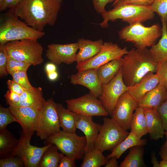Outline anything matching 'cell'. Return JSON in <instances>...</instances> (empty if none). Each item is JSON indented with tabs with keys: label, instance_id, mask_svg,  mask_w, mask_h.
Listing matches in <instances>:
<instances>
[{
	"label": "cell",
	"instance_id": "cell-1",
	"mask_svg": "<svg viewBox=\"0 0 167 167\" xmlns=\"http://www.w3.org/2000/svg\"><path fill=\"white\" fill-rule=\"evenodd\" d=\"M62 0H21L12 9L28 25L43 31L46 25L55 24Z\"/></svg>",
	"mask_w": 167,
	"mask_h": 167
},
{
	"label": "cell",
	"instance_id": "cell-2",
	"mask_svg": "<svg viewBox=\"0 0 167 167\" xmlns=\"http://www.w3.org/2000/svg\"><path fill=\"white\" fill-rule=\"evenodd\" d=\"M123 60L122 78L127 87L138 83L149 72L156 73L159 65L147 48H132Z\"/></svg>",
	"mask_w": 167,
	"mask_h": 167
},
{
	"label": "cell",
	"instance_id": "cell-3",
	"mask_svg": "<svg viewBox=\"0 0 167 167\" xmlns=\"http://www.w3.org/2000/svg\"><path fill=\"white\" fill-rule=\"evenodd\" d=\"M14 13L9 9L0 18V44L12 41L25 39L38 40L45 34L21 21Z\"/></svg>",
	"mask_w": 167,
	"mask_h": 167
},
{
	"label": "cell",
	"instance_id": "cell-4",
	"mask_svg": "<svg viewBox=\"0 0 167 167\" xmlns=\"http://www.w3.org/2000/svg\"><path fill=\"white\" fill-rule=\"evenodd\" d=\"M114 8L101 14L103 21L99 24L102 28L108 27L109 21L117 19L127 22L129 24L142 23L153 19L155 15L151 6H145L117 2L113 4Z\"/></svg>",
	"mask_w": 167,
	"mask_h": 167
},
{
	"label": "cell",
	"instance_id": "cell-5",
	"mask_svg": "<svg viewBox=\"0 0 167 167\" xmlns=\"http://www.w3.org/2000/svg\"><path fill=\"white\" fill-rule=\"evenodd\" d=\"M120 39L133 43L136 48L152 47L161 36L162 28L158 24L146 27L142 23L129 24L118 32Z\"/></svg>",
	"mask_w": 167,
	"mask_h": 167
},
{
	"label": "cell",
	"instance_id": "cell-6",
	"mask_svg": "<svg viewBox=\"0 0 167 167\" xmlns=\"http://www.w3.org/2000/svg\"><path fill=\"white\" fill-rule=\"evenodd\" d=\"M8 56L36 66L43 62V48L37 40L25 39L5 44Z\"/></svg>",
	"mask_w": 167,
	"mask_h": 167
},
{
	"label": "cell",
	"instance_id": "cell-7",
	"mask_svg": "<svg viewBox=\"0 0 167 167\" xmlns=\"http://www.w3.org/2000/svg\"><path fill=\"white\" fill-rule=\"evenodd\" d=\"M44 144H54L58 150L65 155L76 160L83 158L85 154L86 139L85 136H80L75 133L61 131L45 139Z\"/></svg>",
	"mask_w": 167,
	"mask_h": 167
},
{
	"label": "cell",
	"instance_id": "cell-8",
	"mask_svg": "<svg viewBox=\"0 0 167 167\" xmlns=\"http://www.w3.org/2000/svg\"><path fill=\"white\" fill-rule=\"evenodd\" d=\"M129 133L112 118H104L95 140L94 147L103 152L112 151L125 139Z\"/></svg>",
	"mask_w": 167,
	"mask_h": 167
},
{
	"label": "cell",
	"instance_id": "cell-9",
	"mask_svg": "<svg viewBox=\"0 0 167 167\" xmlns=\"http://www.w3.org/2000/svg\"><path fill=\"white\" fill-rule=\"evenodd\" d=\"M60 127L57 103L52 97L40 110L36 135L41 140H45L60 132Z\"/></svg>",
	"mask_w": 167,
	"mask_h": 167
},
{
	"label": "cell",
	"instance_id": "cell-10",
	"mask_svg": "<svg viewBox=\"0 0 167 167\" xmlns=\"http://www.w3.org/2000/svg\"><path fill=\"white\" fill-rule=\"evenodd\" d=\"M90 92L76 98L66 100L67 108L79 115L87 116H107L109 114L101 101Z\"/></svg>",
	"mask_w": 167,
	"mask_h": 167
},
{
	"label": "cell",
	"instance_id": "cell-11",
	"mask_svg": "<svg viewBox=\"0 0 167 167\" xmlns=\"http://www.w3.org/2000/svg\"><path fill=\"white\" fill-rule=\"evenodd\" d=\"M20 137L16 147L10 154V156H18L23 161L25 167H37L40 159L50 144L42 147L32 145L30 140L34 133L26 134L19 131Z\"/></svg>",
	"mask_w": 167,
	"mask_h": 167
},
{
	"label": "cell",
	"instance_id": "cell-12",
	"mask_svg": "<svg viewBox=\"0 0 167 167\" xmlns=\"http://www.w3.org/2000/svg\"><path fill=\"white\" fill-rule=\"evenodd\" d=\"M128 51L126 47L122 48L116 43L105 42L100 52L95 56L88 60L77 62L76 69L78 71L90 68L97 69L112 60L122 58Z\"/></svg>",
	"mask_w": 167,
	"mask_h": 167
},
{
	"label": "cell",
	"instance_id": "cell-13",
	"mask_svg": "<svg viewBox=\"0 0 167 167\" xmlns=\"http://www.w3.org/2000/svg\"><path fill=\"white\" fill-rule=\"evenodd\" d=\"M127 90L128 87L123 80L122 67L118 73L110 81L102 84V93L98 98L110 116L119 98Z\"/></svg>",
	"mask_w": 167,
	"mask_h": 167
},
{
	"label": "cell",
	"instance_id": "cell-14",
	"mask_svg": "<svg viewBox=\"0 0 167 167\" xmlns=\"http://www.w3.org/2000/svg\"><path fill=\"white\" fill-rule=\"evenodd\" d=\"M138 101L128 92L122 93L118 100L111 116L123 129H130L133 112L138 107Z\"/></svg>",
	"mask_w": 167,
	"mask_h": 167
},
{
	"label": "cell",
	"instance_id": "cell-15",
	"mask_svg": "<svg viewBox=\"0 0 167 167\" xmlns=\"http://www.w3.org/2000/svg\"><path fill=\"white\" fill-rule=\"evenodd\" d=\"M45 56L49 60L57 65L63 63L71 64L75 62L78 49L77 43L65 44H51L47 45Z\"/></svg>",
	"mask_w": 167,
	"mask_h": 167
},
{
	"label": "cell",
	"instance_id": "cell-16",
	"mask_svg": "<svg viewBox=\"0 0 167 167\" xmlns=\"http://www.w3.org/2000/svg\"><path fill=\"white\" fill-rule=\"evenodd\" d=\"M9 108L24 132L34 133L36 131L40 109L22 106H9Z\"/></svg>",
	"mask_w": 167,
	"mask_h": 167
},
{
	"label": "cell",
	"instance_id": "cell-17",
	"mask_svg": "<svg viewBox=\"0 0 167 167\" xmlns=\"http://www.w3.org/2000/svg\"><path fill=\"white\" fill-rule=\"evenodd\" d=\"M70 80L73 84L80 85L87 88L97 98L102 93V84L98 76L97 69L90 68L78 71L71 76Z\"/></svg>",
	"mask_w": 167,
	"mask_h": 167
},
{
	"label": "cell",
	"instance_id": "cell-18",
	"mask_svg": "<svg viewBox=\"0 0 167 167\" xmlns=\"http://www.w3.org/2000/svg\"><path fill=\"white\" fill-rule=\"evenodd\" d=\"M101 125L94 122L92 117L77 114L76 128L82 131L86 139L85 154L94 148V142L98 135Z\"/></svg>",
	"mask_w": 167,
	"mask_h": 167
},
{
	"label": "cell",
	"instance_id": "cell-19",
	"mask_svg": "<svg viewBox=\"0 0 167 167\" xmlns=\"http://www.w3.org/2000/svg\"><path fill=\"white\" fill-rule=\"evenodd\" d=\"M167 99V91L160 82L145 94L138 102V107L144 109H156Z\"/></svg>",
	"mask_w": 167,
	"mask_h": 167
},
{
	"label": "cell",
	"instance_id": "cell-20",
	"mask_svg": "<svg viewBox=\"0 0 167 167\" xmlns=\"http://www.w3.org/2000/svg\"><path fill=\"white\" fill-rule=\"evenodd\" d=\"M159 83L157 74L149 72L138 83L128 87L127 91L138 102L145 94L155 88Z\"/></svg>",
	"mask_w": 167,
	"mask_h": 167
},
{
	"label": "cell",
	"instance_id": "cell-21",
	"mask_svg": "<svg viewBox=\"0 0 167 167\" xmlns=\"http://www.w3.org/2000/svg\"><path fill=\"white\" fill-rule=\"evenodd\" d=\"M77 43L79 49L76 56L77 62L84 61L93 57L100 52L104 43L101 39L93 41L83 38L79 39Z\"/></svg>",
	"mask_w": 167,
	"mask_h": 167
},
{
	"label": "cell",
	"instance_id": "cell-22",
	"mask_svg": "<svg viewBox=\"0 0 167 167\" xmlns=\"http://www.w3.org/2000/svg\"><path fill=\"white\" fill-rule=\"evenodd\" d=\"M148 133L151 140H156L163 138L165 131L160 115L156 109H144Z\"/></svg>",
	"mask_w": 167,
	"mask_h": 167
},
{
	"label": "cell",
	"instance_id": "cell-23",
	"mask_svg": "<svg viewBox=\"0 0 167 167\" xmlns=\"http://www.w3.org/2000/svg\"><path fill=\"white\" fill-rule=\"evenodd\" d=\"M46 102L43 97L41 88L33 87L30 89H24L17 106H27L40 109Z\"/></svg>",
	"mask_w": 167,
	"mask_h": 167
},
{
	"label": "cell",
	"instance_id": "cell-24",
	"mask_svg": "<svg viewBox=\"0 0 167 167\" xmlns=\"http://www.w3.org/2000/svg\"><path fill=\"white\" fill-rule=\"evenodd\" d=\"M60 125L63 131L75 133L77 114L66 109L61 104L57 103Z\"/></svg>",
	"mask_w": 167,
	"mask_h": 167
},
{
	"label": "cell",
	"instance_id": "cell-25",
	"mask_svg": "<svg viewBox=\"0 0 167 167\" xmlns=\"http://www.w3.org/2000/svg\"><path fill=\"white\" fill-rule=\"evenodd\" d=\"M147 143L145 139H139L131 131L127 136L117 146L113 149L111 153L106 156L109 159L113 156L119 159L128 149L136 146H144Z\"/></svg>",
	"mask_w": 167,
	"mask_h": 167
},
{
	"label": "cell",
	"instance_id": "cell-26",
	"mask_svg": "<svg viewBox=\"0 0 167 167\" xmlns=\"http://www.w3.org/2000/svg\"><path fill=\"white\" fill-rule=\"evenodd\" d=\"M123 58L112 60L97 69L98 76L102 84L110 81L118 73L123 64Z\"/></svg>",
	"mask_w": 167,
	"mask_h": 167
},
{
	"label": "cell",
	"instance_id": "cell-27",
	"mask_svg": "<svg viewBox=\"0 0 167 167\" xmlns=\"http://www.w3.org/2000/svg\"><path fill=\"white\" fill-rule=\"evenodd\" d=\"M162 33L161 39L157 44L149 49L159 63L167 60V22L161 19Z\"/></svg>",
	"mask_w": 167,
	"mask_h": 167
},
{
	"label": "cell",
	"instance_id": "cell-28",
	"mask_svg": "<svg viewBox=\"0 0 167 167\" xmlns=\"http://www.w3.org/2000/svg\"><path fill=\"white\" fill-rule=\"evenodd\" d=\"M130 126L131 131L139 139L148 133L146 119L143 109L138 107L135 109Z\"/></svg>",
	"mask_w": 167,
	"mask_h": 167
},
{
	"label": "cell",
	"instance_id": "cell-29",
	"mask_svg": "<svg viewBox=\"0 0 167 167\" xmlns=\"http://www.w3.org/2000/svg\"><path fill=\"white\" fill-rule=\"evenodd\" d=\"M144 152L143 146H136L131 148L128 154L120 163L119 167H145L146 165L143 160Z\"/></svg>",
	"mask_w": 167,
	"mask_h": 167
},
{
	"label": "cell",
	"instance_id": "cell-30",
	"mask_svg": "<svg viewBox=\"0 0 167 167\" xmlns=\"http://www.w3.org/2000/svg\"><path fill=\"white\" fill-rule=\"evenodd\" d=\"M50 145L43 154L39 161L37 167H58L62 157V153H59L55 145Z\"/></svg>",
	"mask_w": 167,
	"mask_h": 167
},
{
	"label": "cell",
	"instance_id": "cell-31",
	"mask_svg": "<svg viewBox=\"0 0 167 167\" xmlns=\"http://www.w3.org/2000/svg\"><path fill=\"white\" fill-rule=\"evenodd\" d=\"M19 139H17L6 129L0 132V158L10 156L12 150L17 146Z\"/></svg>",
	"mask_w": 167,
	"mask_h": 167
},
{
	"label": "cell",
	"instance_id": "cell-32",
	"mask_svg": "<svg viewBox=\"0 0 167 167\" xmlns=\"http://www.w3.org/2000/svg\"><path fill=\"white\" fill-rule=\"evenodd\" d=\"M103 152L95 147L85 154L81 167H100L105 165L109 160L103 154Z\"/></svg>",
	"mask_w": 167,
	"mask_h": 167
},
{
	"label": "cell",
	"instance_id": "cell-33",
	"mask_svg": "<svg viewBox=\"0 0 167 167\" xmlns=\"http://www.w3.org/2000/svg\"><path fill=\"white\" fill-rule=\"evenodd\" d=\"M31 64L24 61L18 60L8 56L7 65V71L8 74L11 75L12 73L17 71L27 72Z\"/></svg>",
	"mask_w": 167,
	"mask_h": 167
},
{
	"label": "cell",
	"instance_id": "cell-34",
	"mask_svg": "<svg viewBox=\"0 0 167 167\" xmlns=\"http://www.w3.org/2000/svg\"><path fill=\"white\" fill-rule=\"evenodd\" d=\"M16 122L9 108L0 106V132L6 129L8 125Z\"/></svg>",
	"mask_w": 167,
	"mask_h": 167
},
{
	"label": "cell",
	"instance_id": "cell-35",
	"mask_svg": "<svg viewBox=\"0 0 167 167\" xmlns=\"http://www.w3.org/2000/svg\"><path fill=\"white\" fill-rule=\"evenodd\" d=\"M151 6L153 11L167 22V0H154Z\"/></svg>",
	"mask_w": 167,
	"mask_h": 167
},
{
	"label": "cell",
	"instance_id": "cell-36",
	"mask_svg": "<svg viewBox=\"0 0 167 167\" xmlns=\"http://www.w3.org/2000/svg\"><path fill=\"white\" fill-rule=\"evenodd\" d=\"M12 80L20 84L24 89H29L33 87L29 82L27 72L17 71L11 74Z\"/></svg>",
	"mask_w": 167,
	"mask_h": 167
},
{
	"label": "cell",
	"instance_id": "cell-37",
	"mask_svg": "<svg viewBox=\"0 0 167 167\" xmlns=\"http://www.w3.org/2000/svg\"><path fill=\"white\" fill-rule=\"evenodd\" d=\"M0 167H23L24 162L19 156H10L7 158L0 159Z\"/></svg>",
	"mask_w": 167,
	"mask_h": 167
},
{
	"label": "cell",
	"instance_id": "cell-38",
	"mask_svg": "<svg viewBox=\"0 0 167 167\" xmlns=\"http://www.w3.org/2000/svg\"><path fill=\"white\" fill-rule=\"evenodd\" d=\"M8 55L5 44H0V77L7 75Z\"/></svg>",
	"mask_w": 167,
	"mask_h": 167
},
{
	"label": "cell",
	"instance_id": "cell-39",
	"mask_svg": "<svg viewBox=\"0 0 167 167\" xmlns=\"http://www.w3.org/2000/svg\"><path fill=\"white\" fill-rule=\"evenodd\" d=\"M156 73L158 77L160 82L163 84L167 91V60L159 63Z\"/></svg>",
	"mask_w": 167,
	"mask_h": 167
},
{
	"label": "cell",
	"instance_id": "cell-40",
	"mask_svg": "<svg viewBox=\"0 0 167 167\" xmlns=\"http://www.w3.org/2000/svg\"><path fill=\"white\" fill-rule=\"evenodd\" d=\"M20 95L18 93L8 90L4 96L7 103L9 106H17L20 100Z\"/></svg>",
	"mask_w": 167,
	"mask_h": 167
},
{
	"label": "cell",
	"instance_id": "cell-41",
	"mask_svg": "<svg viewBox=\"0 0 167 167\" xmlns=\"http://www.w3.org/2000/svg\"><path fill=\"white\" fill-rule=\"evenodd\" d=\"M165 131H167V99L157 109Z\"/></svg>",
	"mask_w": 167,
	"mask_h": 167
},
{
	"label": "cell",
	"instance_id": "cell-42",
	"mask_svg": "<svg viewBox=\"0 0 167 167\" xmlns=\"http://www.w3.org/2000/svg\"><path fill=\"white\" fill-rule=\"evenodd\" d=\"M116 0H92L94 7L95 10L99 13L102 14L106 11V5L109 3L114 2Z\"/></svg>",
	"mask_w": 167,
	"mask_h": 167
},
{
	"label": "cell",
	"instance_id": "cell-43",
	"mask_svg": "<svg viewBox=\"0 0 167 167\" xmlns=\"http://www.w3.org/2000/svg\"><path fill=\"white\" fill-rule=\"evenodd\" d=\"M75 160L73 157L63 155L61 158L58 167H75Z\"/></svg>",
	"mask_w": 167,
	"mask_h": 167
},
{
	"label": "cell",
	"instance_id": "cell-44",
	"mask_svg": "<svg viewBox=\"0 0 167 167\" xmlns=\"http://www.w3.org/2000/svg\"><path fill=\"white\" fill-rule=\"evenodd\" d=\"M154 0H119L115 3L118 2L121 3L130 4L139 6H151L153 3Z\"/></svg>",
	"mask_w": 167,
	"mask_h": 167
},
{
	"label": "cell",
	"instance_id": "cell-45",
	"mask_svg": "<svg viewBox=\"0 0 167 167\" xmlns=\"http://www.w3.org/2000/svg\"><path fill=\"white\" fill-rule=\"evenodd\" d=\"M8 90L12 91L21 95L24 89L19 83L13 80L9 79L6 82Z\"/></svg>",
	"mask_w": 167,
	"mask_h": 167
},
{
	"label": "cell",
	"instance_id": "cell-46",
	"mask_svg": "<svg viewBox=\"0 0 167 167\" xmlns=\"http://www.w3.org/2000/svg\"><path fill=\"white\" fill-rule=\"evenodd\" d=\"M21 0H5L3 4L0 6V10L4 11L7 9H13L19 3Z\"/></svg>",
	"mask_w": 167,
	"mask_h": 167
},
{
	"label": "cell",
	"instance_id": "cell-47",
	"mask_svg": "<svg viewBox=\"0 0 167 167\" xmlns=\"http://www.w3.org/2000/svg\"><path fill=\"white\" fill-rule=\"evenodd\" d=\"M165 135L166 137V140L161 147L159 153L162 159L167 160V131H165Z\"/></svg>",
	"mask_w": 167,
	"mask_h": 167
},
{
	"label": "cell",
	"instance_id": "cell-48",
	"mask_svg": "<svg viewBox=\"0 0 167 167\" xmlns=\"http://www.w3.org/2000/svg\"><path fill=\"white\" fill-rule=\"evenodd\" d=\"M118 159L115 156H113L109 160L107 163L105 165V167H118Z\"/></svg>",
	"mask_w": 167,
	"mask_h": 167
},
{
	"label": "cell",
	"instance_id": "cell-49",
	"mask_svg": "<svg viewBox=\"0 0 167 167\" xmlns=\"http://www.w3.org/2000/svg\"><path fill=\"white\" fill-rule=\"evenodd\" d=\"M45 70L47 74L56 71L55 64L51 62L47 63L45 66Z\"/></svg>",
	"mask_w": 167,
	"mask_h": 167
},
{
	"label": "cell",
	"instance_id": "cell-50",
	"mask_svg": "<svg viewBox=\"0 0 167 167\" xmlns=\"http://www.w3.org/2000/svg\"><path fill=\"white\" fill-rule=\"evenodd\" d=\"M151 162L153 167H159V163L157 161L156 156V153L154 151H152L151 154Z\"/></svg>",
	"mask_w": 167,
	"mask_h": 167
},
{
	"label": "cell",
	"instance_id": "cell-51",
	"mask_svg": "<svg viewBox=\"0 0 167 167\" xmlns=\"http://www.w3.org/2000/svg\"><path fill=\"white\" fill-rule=\"evenodd\" d=\"M47 75L49 79L51 81L56 80L58 76V73L56 71L47 73Z\"/></svg>",
	"mask_w": 167,
	"mask_h": 167
},
{
	"label": "cell",
	"instance_id": "cell-52",
	"mask_svg": "<svg viewBox=\"0 0 167 167\" xmlns=\"http://www.w3.org/2000/svg\"><path fill=\"white\" fill-rule=\"evenodd\" d=\"M159 167H167V160L162 159L159 162Z\"/></svg>",
	"mask_w": 167,
	"mask_h": 167
},
{
	"label": "cell",
	"instance_id": "cell-53",
	"mask_svg": "<svg viewBox=\"0 0 167 167\" xmlns=\"http://www.w3.org/2000/svg\"><path fill=\"white\" fill-rule=\"evenodd\" d=\"M5 0H0V6H1L4 3Z\"/></svg>",
	"mask_w": 167,
	"mask_h": 167
},
{
	"label": "cell",
	"instance_id": "cell-54",
	"mask_svg": "<svg viewBox=\"0 0 167 167\" xmlns=\"http://www.w3.org/2000/svg\"><path fill=\"white\" fill-rule=\"evenodd\" d=\"M119 0H116L115 1H114L113 3H115L117 2Z\"/></svg>",
	"mask_w": 167,
	"mask_h": 167
}]
</instances>
